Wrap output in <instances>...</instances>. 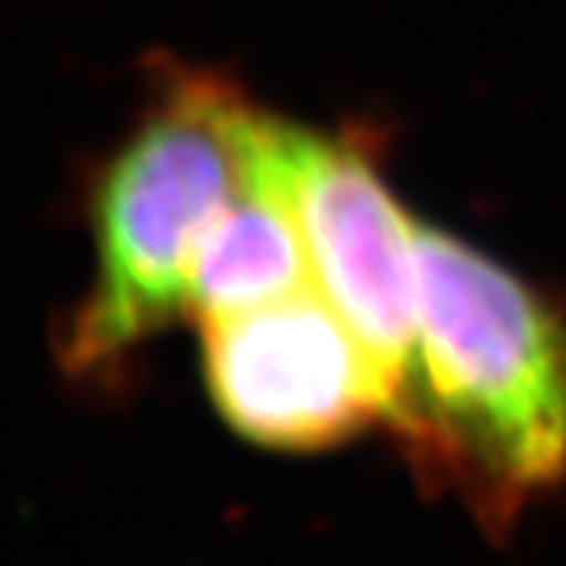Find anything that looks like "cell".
<instances>
[{
    "instance_id": "cell-4",
    "label": "cell",
    "mask_w": 566,
    "mask_h": 566,
    "mask_svg": "<svg viewBox=\"0 0 566 566\" xmlns=\"http://www.w3.org/2000/svg\"><path fill=\"white\" fill-rule=\"evenodd\" d=\"M199 327L205 387L252 444L324 450L390 424L385 375L315 283Z\"/></svg>"
},
{
    "instance_id": "cell-3",
    "label": "cell",
    "mask_w": 566,
    "mask_h": 566,
    "mask_svg": "<svg viewBox=\"0 0 566 566\" xmlns=\"http://www.w3.org/2000/svg\"><path fill=\"white\" fill-rule=\"evenodd\" d=\"M274 151L305 233L315 286L385 375L394 424L419 344L416 221L387 189L375 148L353 133L331 136L277 120Z\"/></svg>"
},
{
    "instance_id": "cell-2",
    "label": "cell",
    "mask_w": 566,
    "mask_h": 566,
    "mask_svg": "<svg viewBox=\"0 0 566 566\" xmlns=\"http://www.w3.org/2000/svg\"><path fill=\"white\" fill-rule=\"evenodd\" d=\"M255 107L233 82L174 70L95 189V281L61 356L80 375L117 365L186 315L189 259L245 177Z\"/></svg>"
},
{
    "instance_id": "cell-5",
    "label": "cell",
    "mask_w": 566,
    "mask_h": 566,
    "mask_svg": "<svg viewBox=\"0 0 566 566\" xmlns=\"http://www.w3.org/2000/svg\"><path fill=\"white\" fill-rule=\"evenodd\" d=\"M274 126L277 117L255 114L243 182L211 214L192 249L186 315L196 324L259 308L315 283L305 233L277 167Z\"/></svg>"
},
{
    "instance_id": "cell-1",
    "label": "cell",
    "mask_w": 566,
    "mask_h": 566,
    "mask_svg": "<svg viewBox=\"0 0 566 566\" xmlns=\"http://www.w3.org/2000/svg\"><path fill=\"white\" fill-rule=\"evenodd\" d=\"M419 344L394 431L485 526L566 475V318L506 268L416 221Z\"/></svg>"
}]
</instances>
